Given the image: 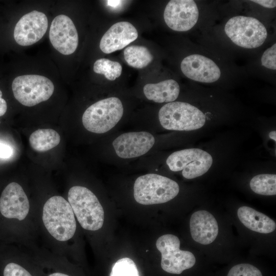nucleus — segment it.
<instances>
[{"instance_id": "f257e3e1", "label": "nucleus", "mask_w": 276, "mask_h": 276, "mask_svg": "<svg viewBox=\"0 0 276 276\" xmlns=\"http://www.w3.org/2000/svg\"><path fill=\"white\" fill-rule=\"evenodd\" d=\"M42 220L49 233L56 240L72 238L76 229L74 213L69 202L60 196H54L45 203Z\"/></svg>"}, {"instance_id": "f03ea898", "label": "nucleus", "mask_w": 276, "mask_h": 276, "mask_svg": "<svg viewBox=\"0 0 276 276\" xmlns=\"http://www.w3.org/2000/svg\"><path fill=\"white\" fill-rule=\"evenodd\" d=\"M68 201L81 226L89 231L101 228L104 220V212L96 196L88 189L74 186L68 192Z\"/></svg>"}, {"instance_id": "7ed1b4c3", "label": "nucleus", "mask_w": 276, "mask_h": 276, "mask_svg": "<svg viewBox=\"0 0 276 276\" xmlns=\"http://www.w3.org/2000/svg\"><path fill=\"white\" fill-rule=\"evenodd\" d=\"M179 191V187L176 181L156 174L139 176L133 186L135 200L144 205L167 202L175 197Z\"/></svg>"}, {"instance_id": "20e7f679", "label": "nucleus", "mask_w": 276, "mask_h": 276, "mask_svg": "<svg viewBox=\"0 0 276 276\" xmlns=\"http://www.w3.org/2000/svg\"><path fill=\"white\" fill-rule=\"evenodd\" d=\"M123 112L121 100L117 97H109L89 106L83 114L82 124L90 132L104 133L117 124L121 119Z\"/></svg>"}, {"instance_id": "39448f33", "label": "nucleus", "mask_w": 276, "mask_h": 276, "mask_svg": "<svg viewBox=\"0 0 276 276\" xmlns=\"http://www.w3.org/2000/svg\"><path fill=\"white\" fill-rule=\"evenodd\" d=\"M160 125L167 130L191 131L201 128L205 124L203 113L195 106L182 102H172L159 110Z\"/></svg>"}, {"instance_id": "423d86ee", "label": "nucleus", "mask_w": 276, "mask_h": 276, "mask_svg": "<svg viewBox=\"0 0 276 276\" xmlns=\"http://www.w3.org/2000/svg\"><path fill=\"white\" fill-rule=\"evenodd\" d=\"M12 89L15 98L20 103L31 107L48 100L53 94L54 85L44 76L26 75L13 80Z\"/></svg>"}, {"instance_id": "0eeeda50", "label": "nucleus", "mask_w": 276, "mask_h": 276, "mask_svg": "<svg viewBox=\"0 0 276 276\" xmlns=\"http://www.w3.org/2000/svg\"><path fill=\"white\" fill-rule=\"evenodd\" d=\"M227 36L241 47L252 49L261 46L267 37L265 26L258 19L250 17H232L225 26Z\"/></svg>"}, {"instance_id": "6e6552de", "label": "nucleus", "mask_w": 276, "mask_h": 276, "mask_svg": "<svg viewBox=\"0 0 276 276\" xmlns=\"http://www.w3.org/2000/svg\"><path fill=\"white\" fill-rule=\"evenodd\" d=\"M169 169L174 172L182 171L183 177L192 179L205 173L213 163L212 156L198 148H191L175 151L166 160Z\"/></svg>"}, {"instance_id": "1a4fd4ad", "label": "nucleus", "mask_w": 276, "mask_h": 276, "mask_svg": "<svg viewBox=\"0 0 276 276\" xmlns=\"http://www.w3.org/2000/svg\"><path fill=\"white\" fill-rule=\"evenodd\" d=\"M156 246L162 255L161 267L167 272L180 274L195 264L194 255L190 251L180 249V240L175 235L160 236L156 242Z\"/></svg>"}, {"instance_id": "9d476101", "label": "nucleus", "mask_w": 276, "mask_h": 276, "mask_svg": "<svg viewBox=\"0 0 276 276\" xmlns=\"http://www.w3.org/2000/svg\"><path fill=\"white\" fill-rule=\"evenodd\" d=\"M199 12L192 0H172L165 9L164 18L167 25L176 31H187L196 24Z\"/></svg>"}, {"instance_id": "9b49d317", "label": "nucleus", "mask_w": 276, "mask_h": 276, "mask_svg": "<svg viewBox=\"0 0 276 276\" xmlns=\"http://www.w3.org/2000/svg\"><path fill=\"white\" fill-rule=\"evenodd\" d=\"M49 38L53 47L61 54H73L78 45V35L76 27L67 16L60 14L53 20Z\"/></svg>"}, {"instance_id": "f8f14e48", "label": "nucleus", "mask_w": 276, "mask_h": 276, "mask_svg": "<svg viewBox=\"0 0 276 276\" xmlns=\"http://www.w3.org/2000/svg\"><path fill=\"white\" fill-rule=\"evenodd\" d=\"M48 27L47 17L43 13L34 10L22 16L15 25L14 38L22 46L32 45L39 41Z\"/></svg>"}, {"instance_id": "ddd939ff", "label": "nucleus", "mask_w": 276, "mask_h": 276, "mask_svg": "<svg viewBox=\"0 0 276 276\" xmlns=\"http://www.w3.org/2000/svg\"><path fill=\"white\" fill-rule=\"evenodd\" d=\"M155 139L146 131L123 133L112 142L117 155L122 158H131L143 155L153 147Z\"/></svg>"}, {"instance_id": "4468645a", "label": "nucleus", "mask_w": 276, "mask_h": 276, "mask_svg": "<svg viewBox=\"0 0 276 276\" xmlns=\"http://www.w3.org/2000/svg\"><path fill=\"white\" fill-rule=\"evenodd\" d=\"M30 209L28 197L18 183L12 182L4 189L0 197V212L9 219L24 220Z\"/></svg>"}, {"instance_id": "2eb2a0df", "label": "nucleus", "mask_w": 276, "mask_h": 276, "mask_svg": "<svg viewBox=\"0 0 276 276\" xmlns=\"http://www.w3.org/2000/svg\"><path fill=\"white\" fill-rule=\"evenodd\" d=\"M180 67L186 77L203 83L214 82L218 80L221 74L219 67L212 60L198 54L185 58Z\"/></svg>"}, {"instance_id": "dca6fc26", "label": "nucleus", "mask_w": 276, "mask_h": 276, "mask_svg": "<svg viewBox=\"0 0 276 276\" xmlns=\"http://www.w3.org/2000/svg\"><path fill=\"white\" fill-rule=\"evenodd\" d=\"M138 37L136 28L128 21H120L113 24L103 35L100 42L101 50L109 54L120 50Z\"/></svg>"}, {"instance_id": "f3484780", "label": "nucleus", "mask_w": 276, "mask_h": 276, "mask_svg": "<svg viewBox=\"0 0 276 276\" xmlns=\"http://www.w3.org/2000/svg\"><path fill=\"white\" fill-rule=\"evenodd\" d=\"M190 232L196 242L203 245L212 243L218 234V226L210 212L201 210L194 213L190 221Z\"/></svg>"}, {"instance_id": "a211bd4d", "label": "nucleus", "mask_w": 276, "mask_h": 276, "mask_svg": "<svg viewBox=\"0 0 276 276\" xmlns=\"http://www.w3.org/2000/svg\"><path fill=\"white\" fill-rule=\"evenodd\" d=\"M237 215L244 225L252 231L268 234L275 229L276 224L273 220L250 207L243 206L239 208Z\"/></svg>"}, {"instance_id": "6ab92c4d", "label": "nucleus", "mask_w": 276, "mask_h": 276, "mask_svg": "<svg viewBox=\"0 0 276 276\" xmlns=\"http://www.w3.org/2000/svg\"><path fill=\"white\" fill-rule=\"evenodd\" d=\"M179 86L174 80H166L157 83H149L143 88L145 97L156 103L172 102L178 97Z\"/></svg>"}, {"instance_id": "aec40b11", "label": "nucleus", "mask_w": 276, "mask_h": 276, "mask_svg": "<svg viewBox=\"0 0 276 276\" xmlns=\"http://www.w3.org/2000/svg\"><path fill=\"white\" fill-rule=\"evenodd\" d=\"M60 141L59 133L52 129H39L29 137V143L34 150L45 152L57 146Z\"/></svg>"}, {"instance_id": "412c9836", "label": "nucleus", "mask_w": 276, "mask_h": 276, "mask_svg": "<svg viewBox=\"0 0 276 276\" xmlns=\"http://www.w3.org/2000/svg\"><path fill=\"white\" fill-rule=\"evenodd\" d=\"M124 57L129 66L136 68L145 67L153 59L146 47L136 45L127 47L124 51Z\"/></svg>"}, {"instance_id": "4be33fe9", "label": "nucleus", "mask_w": 276, "mask_h": 276, "mask_svg": "<svg viewBox=\"0 0 276 276\" xmlns=\"http://www.w3.org/2000/svg\"><path fill=\"white\" fill-rule=\"evenodd\" d=\"M251 190L263 195L276 194V175L271 174H262L254 176L250 181Z\"/></svg>"}, {"instance_id": "5701e85b", "label": "nucleus", "mask_w": 276, "mask_h": 276, "mask_svg": "<svg viewBox=\"0 0 276 276\" xmlns=\"http://www.w3.org/2000/svg\"><path fill=\"white\" fill-rule=\"evenodd\" d=\"M93 70L97 74L104 75L107 79L113 81L121 76L122 67L118 62L101 58L94 63Z\"/></svg>"}, {"instance_id": "b1692460", "label": "nucleus", "mask_w": 276, "mask_h": 276, "mask_svg": "<svg viewBox=\"0 0 276 276\" xmlns=\"http://www.w3.org/2000/svg\"><path fill=\"white\" fill-rule=\"evenodd\" d=\"M109 276H140L134 261L129 258L118 260L113 265Z\"/></svg>"}, {"instance_id": "393cba45", "label": "nucleus", "mask_w": 276, "mask_h": 276, "mask_svg": "<svg viewBox=\"0 0 276 276\" xmlns=\"http://www.w3.org/2000/svg\"><path fill=\"white\" fill-rule=\"evenodd\" d=\"M227 276H262L260 270L249 264H240L233 266Z\"/></svg>"}, {"instance_id": "a878e982", "label": "nucleus", "mask_w": 276, "mask_h": 276, "mask_svg": "<svg viewBox=\"0 0 276 276\" xmlns=\"http://www.w3.org/2000/svg\"><path fill=\"white\" fill-rule=\"evenodd\" d=\"M276 44L274 43L272 46L267 49L263 54L261 58L262 64L271 70L276 69Z\"/></svg>"}, {"instance_id": "bb28decb", "label": "nucleus", "mask_w": 276, "mask_h": 276, "mask_svg": "<svg viewBox=\"0 0 276 276\" xmlns=\"http://www.w3.org/2000/svg\"><path fill=\"white\" fill-rule=\"evenodd\" d=\"M3 276H33L26 269L14 262L7 264L3 271Z\"/></svg>"}, {"instance_id": "cd10ccee", "label": "nucleus", "mask_w": 276, "mask_h": 276, "mask_svg": "<svg viewBox=\"0 0 276 276\" xmlns=\"http://www.w3.org/2000/svg\"><path fill=\"white\" fill-rule=\"evenodd\" d=\"M14 149L10 144L0 141V159H8L13 156Z\"/></svg>"}, {"instance_id": "c85d7f7f", "label": "nucleus", "mask_w": 276, "mask_h": 276, "mask_svg": "<svg viewBox=\"0 0 276 276\" xmlns=\"http://www.w3.org/2000/svg\"><path fill=\"white\" fill-rule=\"evenodd\" d=\"M251 2L256 3L262 6L268 8H272L276 6V1L274 0H254L251 1Z\"/></svg>"}, {"instance_id": "c756f323", "label": "nucleus", "mask_w": 276, "mask_h": 276, "mask_svg": "<svg viewBox=\"0 0 276 276\" xmlns=\"http://www.w3.org/2000/svg\"><path fill=\"white\" fill-rule=\"evenodd\" d=\"M7 109L6 101L2 98V92L0 90V117L5 114Z\"/></svg>"}, {"instance_id": "7c9ffc66", "label": "nucleus", "mask_w": 276, "mask_h": 276, "mask_svg": "<svg viewBox=\"0 0 276 276\" xmlns=\"http://www.w3.org/2000/svg\"><path fill=\"white\" fill-rule=\"evenodd\" d=\"M109 6L111 7H116L120 3V1H107Z\"/></svg>"}, {"instance_id": "2f4dec72", "label": "nucleus", "mask_w": 276, "mask_h": 276, "mask_svg": "<svg viewBox=\"0 0 276 276\" xmlns=\"http://www.w3.org/2000/svg\"><path fill=\"white\" fill-rule=\"evenodd\" d=\"M48 276H70L68 274L62 273V272H55L49 274Z\"/></svg>"}, {"instance_id": "473e14b6", "label": "nucleus", "mask_w": 276, "mask_h": 276, "mask_svg": "<svg viewBox=\"0 0 276 276\" xmlns=\"http://www.w3.org/2000/svg\"><path fill=\"white\" fill-rule=\"evenodd\" d=\"M269 137L274 141L275 142L276 141V132L275 131H272L269 132Z\"/></svg>"}]
</instances>
